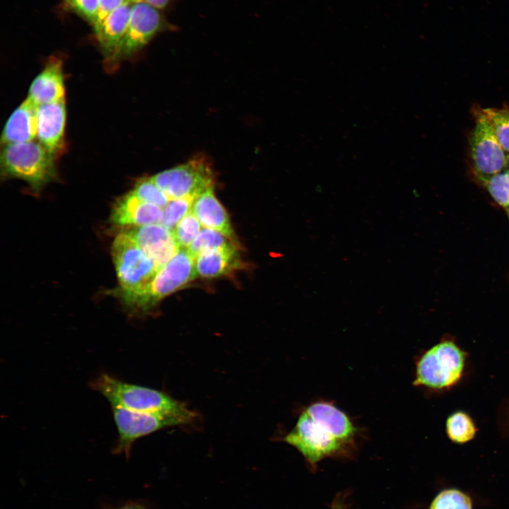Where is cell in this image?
Returning <instances> with one entry per match:
<instances>
[{
  "label": "cell",
  "instance_id": "cell-1",
  "mask_svg": "<svg viewBox=\"0 0 509 509\" xmlns=\"http://www.w3.org/2000/svg\"><path fill=\"white\" fill-rule=\"evenodd\" d=\"M357 428L332 402L309 405L284 441L295 447L312 466L324 458L346 455L356 448Z\"/></svg>",
  "mask_w": 509,
  "mask_h": 509
},
{
  "label": "cell",
  "instance_id": "cell-2",
  "mask_svg": "<svg viewBox=\"0 0 509 509\" xmlns=\"http://www.w3.org/2000/svg\"><path fill=\"white\" fill-rule=\"evenodd\" d=\"M90 387L105 397L112 407L174 416L185 424L196 417L184 404L163 392L128 383L108 374H100L90 382Z\"/></svg>",
  "mask_w": 509,
  "mask_h": 509
},
{
  "label": "cell",
  "instance_id": "cell-3",
  "mask_svg": "<svg viewBox=\"0 0 509 509\" xmlns=\"http://www.w3.org/2000/svg\"><path fill=\"white\" fill-rule=\"evenodd\" d=\"M112 256L119 281L113 293L124 305L148 286L159 267L124 231L114 239Z\"/></svg>",
  "mask_w": 509,
  "mask_h": 509
},
{
  "label": "cell",
  "instance_id": "cell-4",
  "mask_svg": "<svg viewBox=\"0 0 509 509\" xmlns=\"http://www.w3.org/2000/svg\"><path fill=\"white\" fill-rule=\"evenodd\" d=\"M55 158L38 141L4 145L1 154V171L23 180L39 192L56 175Z\"/></svg>",
  "mask_w": 509,
  "mask_h": 509
},
{
  "label": "cell",
  "instance_id": "cell-5",
  "mask_svg": "<svg viewBox=\"0 0 509 509\" xmlns=\"http://www.w3.org/2000/svg\"><path fill=\"white\" fill-rule=\"evenodd\" d=\"M466 358V353L454 341H440L419 358L413 385L434 390L451 388L463 375Z\"/></svg>",
  "mask_w": 509,
  "mask_h": 509
},
{
  "label": "cell",
  "instance_id": "cell-6",
  "mask_svg": "<svg viewBox=\"0 0 509 509\" xmlns=\"http://www.w3.org/2000/svg\"><path fill=\"white\" fill-rule=\"evenodd\" d=\"M197 276L195 259L186 248H180L160 267L148 286L124 304L129 310L146 312L161 299L186 286Z\"/></svg>",
  "mask_w": 509,
  "mask_h": 509
},
{
  "label": "cell",
  "instance_id": "cell-7",
  "mask_svg": "<svg viewBox=\"0 0 509 509\" xmlns=\"http://www.w3.org/2000/svg\"><path fill=\"white\" fill-rule=\"evenodd\" d=\"M150 178L170 199H194L213 186V172L204 158L192 159Z\"/></svg>",
  "mask_w": 509,
  "mask_h": 509
},
{
  "label": "cell",
  "instance_id": "cell-8",
  "mask_svg": "<svg viewBox=\"0 0 509 509\" xmlns=\"http://www.w3.org/2000/svg\"><path fill=\"white\" fill-rule=\"evenodd\" d=\"M114 421L118 432V440L114 453L130 455L133 443L139 438L162 428L185 424L178 417L157 413L131 411L112 407Z\"/></svg>",
  "mask_w": 509,
  "mask_h": 509
},
{
  "label": "cell",
  "instance_id": "cell-9",
  "mask_svg": "<svg viewBox=\"0 0 509 509\" xmlns=\"http://www.w3.org/2000/svg\"><path fill=\"white\" fill-rule=\"evenodd\" d=\"M160 25L158 8L144 1L134 3L127 31L115 52L107 58V62L115 63L139 51L157 33Z\"/></svg>",
  "mask_w": 509,
  "mask_h": 509
},
{
  "label": "cell",
  "instance_id": "cell-10",
  "mask_svg": "<svg viewBox=\"0 0 509 509\" xmlns=\"http://www.w3.org/2000/svg\"><path fill=\"white\" fill-rule=\"evenodd\" d=\"M476 124L470 139L471 156L477 180L500 172L508 165V154L481 119Z\"/></svg>",
  "mask_w": 509,
  "mask_h": 509
},
{
  "label": "cell",
  "instance_id": "cell-11",
  "mask_svg": "<svg viewBox=\"0 0 509 509\" xmlns=\"http://www.w3.org/2000/svg\"><path fill=\"white\" fill-rule=\"evenodd\" d=\"M123 231L153 259L159 269L180 249L172 231L162 224L127 227Z\"/></svg>",
  "mask_w": 509,
  "mask_h": 509
},
{
  "label": "cell",
  "instance_id": "cell-12",
  "mask_svg": "<svg viewBox=\"0 0 509 509\" xmlns=\"http://www.w3.org/2000/svg\"><path fill=\"white\" fill-rule=\"evenodd\" d=\"M65 100L37 106V136L54 158L62 151L66 124Z\"/></svg>",
  "mask_w": 509,
  "mask_h": 509
},
{
  "label": "cell",
  "instance_id": "cell-13",
  "mask_svg": "<svg viewBox=\"0 0 509 509\" xmlns=\"http://www.w3.org/2000/svg\"><path fill=\"white\" fill-rule=\"evenodd\" d=\"M163 216L162 208L144 201L129 192L113 204L110 221L117 226L127 228L160 224Z\"/></svg>",
  "mask_w": 509,
  "mask_h": 509
},
{
  "label": "cell",
  "instance_id": "cell-14",
  "mask_svg": "<svg viewBox=\"0 0 509 509\" xmlns=\"http://www.w3.org/2000/svg\"><path fill=\"white\" fill-rule=\"evenodd\" d=\"M64 96L62 62L52 58L32 82L28 98L38 106L64 100Z\"/></svg>",
  "mask_w": 509,
  "mask_h": 509
},
{
  "label": "cell",
  "instance_id": "cell-15",
  "mask_svg": "<svg viewBox=\"0 0 509 509\" xmlns=\"http://www.w3.org/2000/svg\"><path fill=\"white\" fill-rule=\"evenodd\" d=\"M213 188H208L194 199L191 211L201 226L216 230L233 240L235 233L229 216L216 197Z\"/></svg>",
  "mask_w": 509,
  "mask_h": 509
},
{
  "label": "cell",
  "instance_id": "cell-16",
  "mask_svg": "<svg viewBox=\"0 0 509 509\" xmlns=\"http://www.w3.org/2000/svg\"><path fill=\"white\" fill-rule=\"evenodd\" d=\"M37 136V105L26 98L11 115L1 134L4 145L29 142Z\"/></svg>",
  "mask_w": 509,
  "mask_h": 509
},
{
  "label": "cell",
  "instance_id": "cell-17",
  "mask_svg": "<svg viewBox=\"0 0 509 509\" xmlns=\"http://www.w3.org/2000/svg\"><path fill=\"white\" fill-rule=\"evenodd\" d=\"M134 2L127 1L112 12L95 31L106 57L116 49L128 28Z\"/></svg>",
  "mask_w": 509,
  "mask_h": 509
},
{
  "label": "cell",
  "instance_id": "cell-18",
  "mask_svg": "<svg viewBox=\"0 0 509 509\" xmlns=\"http://www.w3.org/2000/svg\"><path fill=\"white\" fill-rule=\"evenodd\" d=\"M242 263L236 247L208 250L195 257L197 276L216 278L238 269Z\"/></svg>",
  "mask_w": 509,
  "mask_h": 509
},
{
  "label": "cell",
  "instance_id": "cell-19",
  "mask_svg": "<svg viewBox=\"0 0 509 509\" xmlns=\"http://www.w3.org/2000/svg\"><path fill=\"white\" fill-rule=\"evenodd\" d=\"M475 118L484 121L505 151L509 154V109L475 108Z\"/></svg>",
  "mask_w": 509,
  "mask_h": 509
},
{
  "label": "cell",
  "instance_id": "cell-20",
  "mask_svg": "<svg viewBox=\"0 0 509 509\" xmlns=\"http://www.w3.org/2000/svg\"><path fill=\"white\" fill-rule=\"evenodd\" d=\"M477 431L473 419L464 411H454L446 419V434L449 440L454 443L463 445L472 441Z\"/></svg>",
  "mask_w": 509,
  "mask_h": 509
},
{
  "label": "cell",
  "instance_id": "cell-21",
  "mask_svg": "<svg viewBox=\"0 0 509 509\" xmlns=\"http://www.w3.org/2000/svg\"><path fill=\"white\" fill-rule=\"evenodd\" d=\"M472 495L455 486L443 488L433 498L428 509H474Z\"/></svg>",
  "mask_w": 509,
  "mask_h": 509
},
{
  "label": "cell",
  "instance_id": "cell-22",
  "mask_svg": "<svg viewBox=\"0 0 509 509\" xmlns=\"http://www.w3.org/2000/svg\"><path fill=\"white\" fill-rule=\"evenodd\" d=\"M233 240L223 234L209 228H201L195 240L189 246L187 250L194 257L201 252L234 247Z\"/></svg>",
  "mask_w": 509,
  "mask_h": 509
},
{
  "label": "cell",
  "instance_id": "cell-23",
  "mask_svg": "<svg viewBox=\"0 0 509 509\" xmlns=\"http://www.w3.org/2000/svg\"><path fill=\"white\" fill-rule=\"evenodd\" d=\"M201 226L191 211L187 213L172 230L178 247L187 249L199 235Z\"/></svg>",
  "mask_w": 509,
  "mask_h": 509
},
{
  "label": "cell",
  "instance_id": "cell-24",
  "mask_svg": "<svg viewBox=\"0 0 509 509\" xmlns=\"http://www.w3.org/2000/svg\"><path fill=\"white\" fill-rule=\"evenodd\" d=\"M478 180L486 187L498 204L504 207L509 206V170Z\"/></svg>",
  "mask_w": 509,
  "mask_h": 509
},
{
  "label": "cell",
  "instance_id": "cell-25",
  "mask_svg": "<svg viewBox=\"0 0 509 509\" xmlns=\"http://www.w3.org/2000/svg\"><path fill=\"white\" fill-rule=\"evenodd\" d=\"M131 192L139 199L163 209L170 199L150 177L138 181Z\"/></svg>",
  "mask_w": 509,
  "mask_h": 509
},
{
  "label": "cell",
  "instance_id": "cell-26",
  "mask_svg": "<svg viewBox=\"0 0 509 509\" xmlns=\"http://www.w3.org/2000/svg\"><path fill=\"white\" fill-rule=\"evenodd\" d=\"M193 200L192 198L170 199L163 209V216L160 224L172 230L177 223L191 211Z\"/></svg>",
  "mask_w": 509,
  "mask_h": 509
},
{
  "label": "cell",
  "instance_id": "cell-27",
  "mask_svg": "<svg viewBox=\"0 0 509 509\" xmlns=\"http://www.w3.org/2000/svg\"><path fill=\"white\" fill-rule=\"evenodd\" d=\"M69 6L92 24L94 21L99 0H66Z\"/></svg>",
  "mask_w": 509,
  "mask_h": 509
},
{
  "label": "cell",
  "instance_id": "cell-28",
  "mask_svg": "<svg viewBox=\"0 0 509 509\" xmlns=\"http://www.w3.org/2000/svg\"><path fill=\"white\" fill-rule=\"evenodd\" d=\"M128 0H99L93 23L94 31L100 26L103 21L116 8Z\"/></svg>",
  "mask_w": 509,
  "mask_h": 509
},
{
  "label": "cell",
  "instance_id": "cell-29",
  "mask_svg": "<svg viewBox=\"0 0 509 509\" xmlns=\"http://www.w3.org/2000/svg\"><path fill=\"white\" fill-rule=\"evenodd\" d=\"M109 509H146L142 504L136 501H127L118 506Z\"/></svg>",
  "mask_w": 509,
  "mask_h": 509
},
{
  "label": "cell",
  "instance_id": "cell-30",
  "mask_svg": "<svg viewBox=\"0 0 509 509\" xmlns=\"http://www.w3.org/2000/svg\"><path fill=\"white\" fill-rule=\"evenodd\" d=\"M144 1L158 9H161V8H165L170 1V0H144Z\"/></svg>",
  "mask_w": 509,
  "mask_h": 509
},
{
  "label": "cell",
  "instance_id": "cell-31",
  "mask_svg": "<svg viewBox=\"0 0 509 509\" xmlns=\"http://www.w3.org/2000/svg\"><path fill=\"white\" fill-rule=\"evenodd\" d=\"M332 509H345L341 503H335Z\"/></svg>",
  "mask_w": 509,
  "mask_h": 509
},
{
  "label": "cell",
  "instance_id": "cell-32",
  "mask_svg": "<svg viewBox=\"0 0 509 509\" xmlns=\"http://www.w3.org/2000/svg\"><path fill=\"white\" fill-rule=\"evenodd\" d=\"M508 170H509V154L508 157V165H507Z\"/></svg>",
  "mask_w": 509,
  "mask_h": 509
},
{
  "label": "cell",
  "instance_id": "cell-33",
  "mask_svg": "<svg viewBox=\"0 0 509 509\" xmlns=\"http://www.w3.org/2000/svg\"><path fill=\"white\" fill-rule=\"evenodd\" d=\"M508 216H509V211H508Z\"/></svg>",
  "mask_w": 509,
  "mask_h": 509
}]
</instances>
